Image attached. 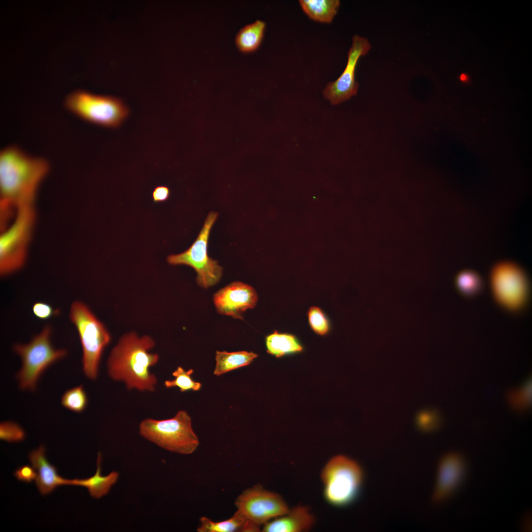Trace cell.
Masks as SVG:
<instances>
[{"label":"cell","mask_w":532,"mask_h":532,"mask_svg":"<svg viewBox=\"0 0 532 532\" xmlns=\"http://www.w3.org/2000/svg\"><path fill=\"white\" fill-rule=\"evenodd\" d=\"M218 214L214 212L208 214L197 238L188 249L178 254L170 255L167 258L170 265H183L194 268L197 273V283L205 288L218 283L223 272V268L218 262L210 258L207 253L210 231Z\"/></svg>","instance_id":"cell-10"},{"label":"cell","mask_w":532,"mask_h":532,"mask_svg":"<svg viewBox=\"0 0 532 532\" xmlns=\"http://www.w3.org/2000/svg\"><path fill=\"white\" fill-rule=\"evenodd\" d=\"M154 345L148 335L140 337L131 332L122 336L107 361L109 376L124 382L128 390L154 391L157 379L149 369L159 361L158 354L149 352Z\"/></svg>","instance_id":"cell-2"},{"label":"cell","mask_w":532,"mask_h":532,"mask_svg":"<svg viewBox=\"0 0 532 532\" xmlns=\"http://www.w3.org/2000/svg\"><path fill=\"white\" fill-rule=\"evenodd\" d=\"M45 449L41 445L29 454V460L32 466L36 470V486L43 495L53 492L57 487L66 485L67 479L58 475L57 468L47 461L45 455Z\"/></svg>","instance_id":"cell-16"},{"label":"cell","mask_w":532,"mask_h":532,"mask_svg":"<svg viewBox=\"0 0 532 532\" xmlns=\"http://www.w3.org/2000/svg\"><path fill=\"white\" fill-rule=\"evenodd\" d=\"M101 455L98 453L97 468L95 474L88 478L83 479H67L66 485L81 486L87 488L90 495L96 499H100L108 494L112 486L117 482L119 473L115 471H111L106 476L101 474Z\"/></svg>","instance_id":"cell-17"},{"label":"cell","mask_w":532,"mask_h":532,"mask_svg":"<svg viewBox=\"0 0 532 532\" xmlns=\"http://www.w3.org/2000/svg\"><path fill=\"white\" fill-rule=\"evenodd\" d=\"M139 432L141 436L161 448L182 455L192 454L199 445L191 418L184 410L178 411L170 419H145L139 424Z\"/></svg>","instance_id":"cell-5"},{"label":"cell","mask_w":532,"mask_h":532,"mask_svg":"<svg viewBox=\"0 0 532 532\" xmlns=\"http://www.w3.org/2000/svg\"><path fill=\"white\" fill-rule=\"evenodd\" d=\"M531 380H529L522 388L510 391L508 399L510 405L516 410L522 411L529 407L531 404Z\"/></svg>","instance_id":"cell-25"},{"label":"cell","mask_w":532,"mask_h":532,"mask_svg":"<svg viewBox=\"0 0 532 532\" xmlns=\"http://www.w3.org/2000/svg\"><path fill=\"white\" fill-rule=\"evenodd\" d=\"M267 352L276 357L299 352L302 347L296 337L292 334L279 333L277 331L266 338Z\"/></svg>","instance_id":"cell-21"},{"label":"cell","mask_w":532,"mask_h":532,"mask_svg":"<svg viewBox=\"0 0 532 532\" xmlns=\"http://www.w3.org/2000/svg\"><path fill=\"white\" fill-rule=\"evenodd\" d=\"M51 334L52 328L47 325L30 342L14 345V351L22 361L21 367L16 375L21 390L34 391L45 371L67 355L65 349H56L53 346Z\"/></svg>","instance_id":"cell-3"},{"label":"cell","mask_w":532,"mask_h":532,"mask_svg":"<svg viewBox=\"0 0 532 532\" xmlns=\"http://www.w3.org/2000/svg\"><path fill=\"white\" fill-rule=\"evenodd\" d=\"M26 434L18 424L5 421L0 424V438L9 442H19L24 439Z\"/></svg>","instance_id":"cell-26"},{"label":"cell","mask_w":532,"mask_h":532,"mask_svg":"<svg viewBox=\"0 0 532 532\" xmlns=\"http://www.w3.org/2000/svg\"><path fill=\"white\" fill-rule=\"evenodd\" d=\"M491 283L495 299L503 307L517 310L525 303L528 281L525 272L517 265L510 262L496 265L491 273Z\"/></svg>","instance_id":"cell-11"},{"label":"cell","mask_w":532,"mask_h":532,"mask_svg":"<svg viewBox=\"0 0 532 532\" xmlns=\"http://www.w3.org/2000/svg\"><path fill=\"white\" fill-rule=\"evenodd\" d=\"M299 3L310 19L318 22L331 23L337 13L340 2L339 0H300Z\"/></svg>","instance_id":"cell-19"},{"label":"cell","mask_w":532,"mask_h":532,"mask_svg":"<svg viewBox=\"0 0 532 532\" xmlns=\"http://www.w3.org/2000/svg\"><path fill=\"white\" fill-rule=\"evenodd\" d=\"M244 517L237 511L230 519L220 522H214L206 517L200 518L199 532H233L240 531L245 523Z\"/></svg>","instance_id":"cell-22"},{"label":"cell","mask_w":532,"mask_h":532,"mask_svg":"<svg viewBox=\"0 0 532 532\" xmlns=\"http://www.w3.org/2000/svg\"><path fill=\"white\" fill-rule=\"evenodd\" d=\"M33 205L19 207L13 221L0 236V272L2 276L17 271L25 263L35 220Z\"/></svg>","instance_id":"cell-8"},{"label":"cell","mask_w":532,"mask_h":532,"mask_svg":"<svg viewBox=\"0 0 532 532\" xmlns=\"http://www.w3.org/2000/svg\"><path fill=\"white\" fill-rule=\"evenodd\" d=\"M49 170L47 160L11 145L0 153V193L2 206L33 205L39 187Z\"/></svg>","instance_id":"cell-1"},{"label":"cell","mask_w":532,"mask_h":532,"mask_svg":"<svg viewBox=\"0 0 532 532\" xmlns=\"http://www.w3.org/2000/svg\"><path fill=\"white\" fill-rule=\"evenodd\" d=\"M193 372L194 370L192 369L185 370L182 367L178 366L172 372V375L175 378L172 380H166L164 385L167 388L177 387L181 392L189 390L198 391L200 389L201 384L200 382L194 381L192 378L191 375Z\"/></svg>","instance_id":"cell-24"},{"label":"cell","mask_w":532,"mask_h":532,"mask_svg":"<svg viewBox=\"0 0 532 532\" xmlns=\"http://www.w3.org/2000/svg\"><path fill=\"white\" fill-rule=\"evenodd\" d=\"M315 518L307 506H297L284 515L270 521L263 526L264 532H301L310 530Z\"/></svg>","instance_id":"cell-15"},{"label":"cell","mask_w":532,"mask_h":532,"mask_svg":"<svg viewBox=\"0 0 532 532\" xmlns=\"http://www.w3.org/2000/svg\"><path fill=\"white\" fill-rule=\"evenodd\" d=\"M69 318L76 329L82 349L83 372L90 379L99 375L100 359L111 336L104 325L82 302L76 300L71 305Z\"/></svg>","instance_id":"cell-4"},{"label":"cell","mask_w":532,"mask_h":532,"mask_svg":"<svg viewBox=\"0 0 532 532\" xmlns=\"http://www.w3.org/2000/svg\"><path fill=\"white\" fill-rule=\"evenodd\" d=\"M66 108L80 119L97 125L116 128L129 114L122 100L78 90L68 95Z\"/></svg>","instance_id":"cell-6"},{"label":"cell","mask_w":532,"mask_h":532,"mask_svg":"<svg viewBox=\"0 0 532 532\" xmlns=\"http://www.w3.org/2000/svg\"><path fill=\"white\" fill-rule=\"evenodd\" d=\"M457 283L460 289L467 294L474 293L481 285L478 275L470 271L461 272L457 277Z\"/></svg>","instance_id":"cell-27"},{"label":"cell","mask_w":532,"mask_h":532,"mask_svg":"<svg viewBox=\"0 0 532 532\" xmlns=\"http://www.w3.org/2000/svg\"><path fill=\"white\" fill-rule=\"evenodd\" d=\"M463 462L459 455L450 453L441 460L438 471L437 483L432 499L435 502L442 501L458 484L463 472Z\"/></svg>","instance_id":"cell-14"},{"label":"cell","mask_w":532,"mask_h":532,"mask_svg":"<svg viewBox=\"0 0 532 532\" xmlns=\"http://www.w3.org/2000/svg\"><path fill=\"white\" fill-rule=\"evenodd\" d=\"M266 23L257 20L241 28L235 37L238 50L244 54L256 51L260 46L265 34Z\"/></svg>","instance_id":"cell-18"},{"label":"cell","mask_w":532,"mask_h":532,"mask_svg":"<svg viewBox=\"0 0 532 532\" xmlns=\"http://www.w3.org/2000/svg\"><path fill=\"white\" fill-rule=\"evenodd\" d=\"M371 47L367 38L356 34L353 36L344 71L336 80L329 83L323 91L324 97L332 104L340 103L357 94L359 87L355 80L357 65L360 57L366 55Z\"/></svg>","instance_id":"cell-12"},{"label":"cell","mask_w":532,"mask_h":532,"mask_svg":"<svg viewBox=\"0 0 532 532\" xmlns=\"http://www.w3.org/2000/svg\"><path fill=\"white\" fill-rule=\"evenodd\" d=\"M62 405L66 409L76 413H81L86 408L88 398L82 385L72 388L66 391L61 397Z\"/></svg>","instance_id":"cell-23"},{"label":"cell","mask_w":532,"mask_h":532,"mask_svg":"<svg viewBox=\"0 0 532 532\" xmlns=\"http://www.w3.org/2000/svg\"><path fill=\"white\" fill-rule=\"evenodd\" d=\"M152 195L153 200L155 202L166 201L169 199L170 190L166 186H159L154 188Z\"/></svg>","instance_id":"cell-31"},{"label":"cell","mask_w":532,"mask_h":532,"mask_svg":"<svg viewBox=\"0 0 532 532\" xmlns=\"http://www.w3.org/2000/svg\"><path fill=\"white\" fill-rule=\"evenodd\" d=\"M308 317L310 326L316 333L324 335L328 332L329 329V322L319 308L311 307L308 311Z\"/></svg>","instance_id":"cell-28"},{"label":"cell","mask_w":532,"mask_h":532,"mask_svg":"<svg viewBox=\"0 0 532 532\" xmlns=\"http://www.w3.org/2000/svg\"><path fill=\"white\" fill-rule=\"evenodd\" d=\"M32 311L36 317L41 320L48 319L56 314L58 312L54 310L50 304L43 302H37L34 303L32 307Z\"/></svg>","instance_id":"cell-29"},{"label":"cell","mask_w":532,"mask_h":532,"mask_svg":"<svg viewBox=\"0 0 532 532\" xmlns=\"http://www.w3.org/2000/svg\"><path fill=\"white\" fill-rule=\"evenodd\" d=\"M466 76L464 74H462V75L461 76V79L462 80H465L466 79Z\"/></svg>","instance_id":"cell-32"},{"label":"cell","mask_w":532,"mask_h":532,"mask_svg":"<svg viewBox=\"0 0 532 532\" xmlns=\"http://www.w3.org/2000/svg\"><path fill=\"white\" fill-rule=\"evenodd\" d=\"M324 494L327 501L337 506H345L358 495L364 479L359 465L343 455L330 459L321 474Z\"/></svg>","instance_id":"cell-7"},{"label":"cell","mask_w":532,"mask_h":532,"mask_svg":"<svg viewBox=\"0 0 532 532\" xmlns=\"http://www.w3.org/2000/svg\"><path fill=\"white\" fill-rule=\"evenodd\" d=\"M258 355L253 352H233L217 351L214 374L220 375L232 370L249 365Z\"/></svg>","instance_id":"cell-20"},{"label":"cell","mask_w":532,"mask_h":532,"mask_svg":"<svg viewBox=\"0 0 532 532\" xmlns=\"http://www.w3.org/2000/svg\"><path fill=\"white\" fill-rule=\"evenodd\" d=\"M33 468L27 465L20 466L14 472V476L20 481L30 483L35 479L37 475Z\"/></svg>","instance_id":"cell-30"},{"label":"cell","mask_w":532,"mask_h":532,"mask_svg":"<svg viewBox=\"0 0 532 532\" xmlns=\"http://www.w3.org/2000/svg\"><path fill=\"white\" fill-rule=\"evenodd\" d=\"M258 296L251 286L241 282H233L216 292L213 301L217 311L235 319H242L246 310L256 305Z\"/></svg>","instance_id":"cell-13"},{"label":"cell","mask_w":532,"mask_h":532,"mask_svg":"<svg viewBox=\"0 0 532 532\" xmlns=\"http://www.w3.org/2000/svg\"><path fill=\"white\" fill-rule=\"evenodd\" d=\"M237 510L245 519L241 532H259L260 527L286 514L289 508L278 494L259 486L243 491L235 500Z\"/></svg>","instance_id":"cell-9"}]
</instances>
